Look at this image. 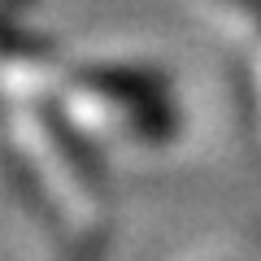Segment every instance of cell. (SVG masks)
Returning <instances> with one entry per match:
<instances>
[{
    "label": "cell",
    "mask_w": 261,
    "mask_h": 261,
    "mask_svg": "<svg viewBox=\"0 0 261 261\" xmlns=\"http://www.w3.org/2000/svg\"><path fill=\"white\" fill-rule=\"evenodd\" d=\"M231 5H240L248 18H257V22H261V0H231Z\"/></svg>",
    "instance_id": "cell-1"
}]
</instances>
